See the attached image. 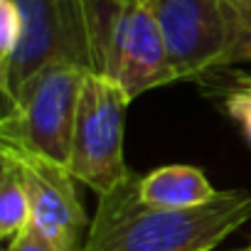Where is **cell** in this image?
Instances as JSON below:
<instances>
[{
  "label": "cell",
  "instance_id": "cell-1",
  "mask_svg": "<svg viewBox=\"0 0 251 251\" xmlns=\"http://www.w3.org/2000/svg\"><path fill=\"white\" fill-rule=\"evenodd\" d=\"M138 175L99 197L81 251H212L251 219V192L224 190L192 209H155L141 202Z\"/></svg>",
  "mask_w": 251,
  "mask_h": 251
},
{
  "label": "cell",
  "instance_id": "cell-2",
  "mask_svg": "<svg viewBox=\"0 0 251 251\" xmlns=\"http://www.w3.org/2000/svg\"><path fill=\"white\" fill-rule=\"evenodd\" d=\"M86 74L89 69L74 62H54L35 74L15 101L3 106L0 141L69 168Z\"/></svg>",
  "mask_w": 251,
  "mask_h": 251
},
{
  "label": "cell",
  "instance_id": "cell-3",
  "mask_svg": "<svg viewBox=\"0 0 251 251\" xmlns=\"http://www.w3.org/2000/svg\"><path fill=\"white\" fill-rule=\"evenodd\" d=\"M128 94L106 74L89 72L79 94L69 170L99 197L131 175L123 155Z\"/></svg>",
  "mask_w": 251,
  "mask_h": 251
},
{
  "label": "cell",
  "instance_id": "cell-4",
  "mask_svg": "<svg viewBox=\"0 0 251 251\" xmlns=\"http://www.w3.org/2000/svg\"><path fill=\"white\" fill-rule=\"evenodd\" d=\"M103 74L118 81L131 101L146 91L177 81L160 25L143 0L121 3L108 37Z\"/></svg>",
  "mask_w": 251,
  "mask_h": 251
},
{
  "label": "cell",
  "instance_id": "cell-5",
  "mask_svg": "<svg viewBox=\"0 0 251 251\" xmlns=\"http://www.w3.org/2000/svg\"><path fill=\"white\" fill-rule=\"evenodd\" d=\"M10 146V143H8ZM23 165L30 204H32V226L52 244L54 251H81L89 231L84 207L76 195V177L67 165L52 163L42 155L20 151L10 146Z\"/></svg>",
  "mask_w": 251,
  "mask_h": 251
},
{
  "label": "cell",
  "instance_id": "cell-6",
  "mask_svg": "<svg viewBox=\"0 0 251 251\" xmlns=\"http://www.w3.org/2000/svg\"><path fill=\"white\" fill-rule=\"evenodd\" d=\"M143 3L160 25L177 81L214 69L222 50V18L217 0H143Z\"/></svg>",
  "mask_w": 251,
  "mask_h": 251
},
{
  "label": "cell",
  "instance_id": "cell-7",
  "mask_svg": "<svg viewBox=\"0 0 251 251\" xmlns=\"http://www.w3.org/2000/svg\"><path fill=\"white\" fill-rule=\"evenodd\" d=\"M138 195L143 204L155 209H192L212 202L219 192L200 168L165 165L141 177Z\"/></svg>",
  "mask_w": 251,
  "mask_h": 251
},
{
  "label": "cell",
  "instance_id": "cell-8",
  "mask_svg": "<svg viewBox=\"0 0 251 251\" xmlns=\"http://www.w3.org/2000/svg\"><path fill=\"white\" fill-rule=\"evenodd\" d=\"M30 222L32 204L23 165L8 143H0V236L13 241Z\"/></svg>",
  "mask_w": 251,
  "mask_h": 251
},
{
  "label": "cell",
  "instance_id": "cell-9",
  "mask_svg": "<svg viewBox=\"0 0 251 251\" xmlns=\"http://www.w3.org/2000/svg\"><path fill=\"white\" fill-rule=\"evenodd\" d=\"M222 18V50L214 67L251 62V0H217Z\"/></svg>",
  "mask_w": 251,
  "mask_h": 251
},
{
  "label": "cell",
  "instance_id": "cell-10",
  "mask_svg": "<svg viewBox=\"0 0 251 251\" xmlns=\"http://www.w3.org/2000/svg\"><path fill=\"white\" fill-rule=\"evenodd\" d=\"M23 13L18 0H0V62L8 59L20 40Z\"/></svg>",
  "mask_w": 251,
  "mask_h": 251
},
{
  "label": "cell",
  "instance_id": "cell-11",
  "mask_svg": "<svg viewBox=\"0 0 251 251\" xmlns=\"http://www.w3.org/2000/svg\"><path fill=\"white\" fill-rule=\"evenodd\" d=\"M226 113L239 123L244 138L251 146V86L244 84V89L226 96Z\"/></svg>",
  "mask_w": 251,
  "mask_h": 251
},
{
  "label": "cell",
  "instance_id": "cell-12",
  "mask_svg": "<svg viewBox=\"0 0 251 251\" xmlns=\"http://www.w3.org/2000/svg\"><path fill=\"white\" fill-rule=\"evenodd\" d=\"M3 251H54L52 244L30 224L25 231H20L13 241H8V246Z\"/></svg>",
  "mask_w": 251,
  "mask_h": 251
},
{
  "label": "cell",
  "instance_id": "cell-13",
  "mask_svg": "<svg viewBox=\"0 0 251 251\" xmlns=\"http://www.w3.org/2000/svg\"><path fill=\"white\" fill-rule=\"evenodd\" d=\"M246 84H249V86H251V79H249V81H246Z\"/></svg>",
  "mask_w": 251,
  "mask_h": 251
},
{
  "label": "cell",
  "instance_id": "cell-14",
  "mask_svg": "<svg viewBox=\"0 0 251 251\" xmlns=\"http://www.w3.org/2000/svg\"><path fill=\"white\" fill-rule=\"evenodd\" d=\"M249 251H251V249H249Z\"/></svg>",
  "mask_w": 251,
  "mask_h": 251
}]
</instances>
